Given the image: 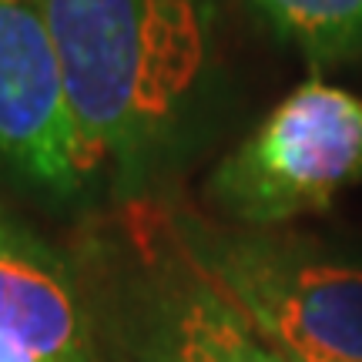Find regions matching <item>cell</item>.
Here are the masks:
<instances>
[{
  "instance_id": "6da1fadb",
  "label": "cell",
  "mask_w": 362,
  "mask_h": 362,
  "mask_svg": "<svg viewBox=\"0 0 362 362\" xmlns=\"http://www.w3.org/2000/svg\"><path fill=\"white\" fill-rule=\"evenodd\" d=\"M90 188L144 205L225 111L215 0H40Z\"/></svg>"
},
{
  "instance_id": "7a4b0ae2",
  "label": "cell",
  "mask_w": 362,
  "mask_h": 362,
  "mask_svg": "<svg viewBox=\"0 0 362 362\" xmlns=\"http://www.w3.org/2000/svg\"><path fill=\"white\" fill-rule=\"evenodd\" d=\"M185 259L279 352L362 362V259L315 238L161 211Z\"/></svg>"
},
{
  "instance_id": "3957f363",
  "label": "cell",
  "mask_w": 362,
  "mask_h": 362,
  "mask_svg": "<svg viewBox=\"0 0 362 362\" xmlns=\"http://www.w3.org/2000/svg\"><path fill=\"white\" fill-rule=\"evenodd\" d=\"M84 288L98 346L117 362H285L185 259L161 211H138L121 245L94 248Z\"/></svg>"
},
{
  "instance_id": "277c9868",
  "label": "cell",
  "mask_w": 362,
  "mask_h": 362,
  "mask_svg": "<svg viewBox=\"0 0 362 362\" xmlns=\"http://www.w3.org/2000/svg\"><path fill=\"white\" fill-rule=\"evenodd\" d=\"M362 181V98L305 81L208 178V202L242 228H275Z\"/></svg>"
},
{
  "instance_id": "5b68a950",
  "label": "cell",
  "mask_w": 362,
  "mask_h": 362,
  "mask_svg": "<svg viewBox=\"0 0 362 362\" xmlns=\"http://www.w3.org/2000/svg\"><path fill=\"white\" fill-rule=\"evenodd\" d=\"M0 181L44 208L94 192L40 0H0Z\"/></svg>"
},
{
  "instance_id": "8992f818",
  "label": "cell",
  "mask_w": 362,
  "mask_h": 362,
  "mask_svg": "<svg viewBox=\"0 0 362 362\" xmlns=\"http://www.w3.org/2000/svg\"><path fill=\"white\" fill-rule=\"evenodd\" d=\"M84 275L0 202V362H101Z\"/></svg>"
},
{
  "instance_id": "52a82bcc",
  "label": "cell",
  "mask_w": 362,
  "mask_h": 362,
  "mask_svg": "<svg viewBox=\"0 0 362 362\" xmlns=\"http://www.w3.org/2000/svg\"><path fill=\"white\" fill-rule=\"evenodd\" d=\"M248 7L312 67L362 61V0H248Z\"/></svg>"
},
{
  "instance_id": "ba28073f",
  "label": "cell",
  "mask_w": 362,
  "mask_h": 362,
  "mask_svg": "<svg viewBox=\"0 0 362 362\" xmlns=\"http://www.w3.org/2000/svg\"><path fill=\"white\" fill-rule=\"evenodd\" d=\"M285 362H325V359H312V356H296V352H282Z\"/></svg>"
}]
</instances>
